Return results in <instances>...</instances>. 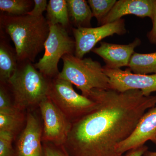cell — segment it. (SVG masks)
<instances>
[{
    "label": "cell",
    "instance_id": "5bb4252c",
    "mask_svg": "<svg viewBox=\"0 0 156 156\" xmlns=\"http://www.w3.org/2000/svg\"><path fill=\"white\" fill-rule=\"evenodd\" d=\"M5 33L1 30L0 39V80L1 83L7 84L17 69L18 59L15 48L7 41Z\"/></svg>",
    "mask_w": 156,
    "mask_h": 156
},
{
    "label": "cell",
    "instance_id": "ac0fdd59",
    "mask_svg": "<svg viewBox=\"0 0 156 156\" xmlns=\"http://www.w3.org/2000/svg\"><path fill=\"white\" fill-rule=\"evenodd\" d=\"M24 112L16 109L13 111L0 112V131L9 132L16 137L26 124Z\"/></svg>",
    "mask_w": 156,
    "mask_h": 156
},
{
    "label": "cell",
    "instance_id": "e0dca14e",
    "mask_svg": "<svg viewBox=\"0 0 156 156\" xmlns=\"http://www.w3.org/2000/svg\"><path fill=\"white\" fill-rule=\"evenodd\" d=\"M131 72L141 75L156 73V52L150 53L134 52L128 65Z\"/></svg>",
    "mask_w": 156,
    "mask_h": 156
},
{
    "label": "cell",
    "instance_id": "277c9868",
    "mask_svg": "<svg viewBox=\"0 0 156 156\" xmlns=\"http://www.w3.org/2000/svg\"><path fill=\"white\" fill-rule=\"evenodd\" d=\"M62 58L63 68L57 77L75 85L82 95L87 97L93 89H110L109 79L100 62L71 54L64 55Z\"/></svg>",
    "mask_w": 156,
    "mask_h": 156
},
{
    "label": "cell",
    "instance_id": "8992f818",
    "mask_svg": "<svg viewBox=\"0 0 156 156\" xmlns=\"http://www.w3.org/2000/svg\"><path fill=\"white\" fill-rule=\"evenodd\" d=\"M49 26L50 32L45 43L44 54L34 66L45 76L52 79L58 76L60 73L58 65L60 58L66 54L74 55L75 41L63 27L59 24Z\"/></svg>",
    "mask_w": 156,
    "mask_h": 156
},
{
    "label": "cell",
    "instance_id": "3957f363",
    "mask_svg": "<svg viewBox=\"0 0 156 156\" xmlns=\"http://www.w3.org/2000/svg\"><path fill=\"white\" fill-rule=\"evenodd\" d=\"M50 80L32 62H18L17 69L7 83L13 95L14 107L23 112L38 107L48 96Z\"/></svg>",
    "mask_w": 156,
    "mask_h": 156
},
{
    "label": "cell",
    "instance_id": "2e32d148",
    "mask_svg": "<svg viewBox=\"0 0 156 156\" xmlns=\"http://www.w3.org/2000/svg\"><path fill=\"white\" fill-rule=\"evenodd\" d=\"M47 11L46 19L49 24H59L66 29L68 28L70 22L66 1L50 0Z\"/></svg>",
    "mask_w": 156,
    "mask_h": 156
},
{
    "label": "cell",
    "instance_id": "9a60e30c",
    "mask_svg": "<svg viewBox=\"0 0 156 156\" xmlns=\"http://www.w3.org/2000/svg\"><path fill=\"white\" fill-rule=\"evenodd\" d=\"M70 22L75 28L91 27L93 17L88 2L85 0H67Z\"/></svg>",
    "mask_w": 156,
    "mask_h": 156
},
{
    "label": "cell",
    "instance_id": "d6986e66",
    "mask_svg": "<svg viewBox=\"0 0 156 156\" xmlns=\"http://www.w3.org/2000/svg\"><path fill=\"white\" fill-rule=\"evenodd\" d=\"M33 3L31 0H0V10L11 15H25L31 10Z\"/></svg>",
    "mask_w": 156,
    "mask_h": 156
},
{
    "label": "cell",
    "instance_id": "8fae6325",
    "mask_svg": "<svg viewBox=\"0 0 156 156\" xmlns=\"http://www.w3.org/2000/svg\"><path fill=\"white\" fill-rule=\"evenodd\" d=\"M149 140L156 145V105L143 115L132 134L117 145V152L123 155L132 149L145 145Z\"/></svg>",
    "mask_w": 156,
    "mask_h": 156
},
{
    "label": "cell",
    "instance_id": "ffe728a7",
    "mask_svg": "<svg viewBox=\"0 0 156 156\" xmlns=\"http://www.w3.org/2000/svg\"><path fill=\"white\" fill-rule=\"evenodd\" d=\"M93 17L97 19L98 24L101 26L102 20L109 13L117 2L116 0H89L87 1Z\"/></svg>",
    "mask_w": 156,
    "mask_h": 156
},
{
    "label": "cell",
    "instance_id": "9c48e42d",
    "mask_svg": "<svg viewBox=\"0 0 156 156\" xmlns=\"http://www.w3.org/2000/svg\"><path fill=\"white\" fill-rule=\"evenodd\" d=\"M104 72L109 79L110 89L120 92L129 90L141 91L145 96L156 92V73L141 75L131 72L129 68L111 69L103 66Z\"/></svg>",
    "mask_w": 156,
    "mask_h": 156
},
{
    "label": "cell",
    "instance_id": "30bf717a",
    "mask_svg": "<svg viewBox=\"0 0 156 156\" xmlns=\"http://www.w3.org/2000/svg\"><path fill=\"white\" fill-rule=\"evenodd\" d=\"M42 133L41 122L35 113L30 111L16 142L14 156H44Z\"/></svg>",
    "mask_w": 156,
    "mask_h": 156
},
{
    "label": "cell",
    "instance_id": "5b68a950",
    "mask_svg": "<svg viewBox=\"0 0 156 156\" xmlns=\"http://www.w3.org/2000/svg\"><path fill=\"white\" fill-rule=\"evenodd\" d=\"M48 97L72 123L97 107L96 101L78 94L71 83L58 77L50 80Z\"/></svg>",
    "mask_w": 156,
    "mask_h": 156
},
{
    "label": "cell",
    "instance_id": "ba28073f",
    "mask_svg": "<svg viewBox=\"0 0 156 156\" xmlns=\"http://www.w3.org/2000/svg\"><path fill=\"white\" fill-rule=\"evenodd\" d=\"M72 31L75 41L74 56L80 58L92 51L96 44L105 38L127 33L125 20L122 18L95 28L74 27Z\"/></svg>",
    "mask_w": 156,
    "mask_h": 156
},
{
    "label": "cell",
    "instance_id": "7402d4cb",
    "mask_svg": "<svg viewBox=\"0 0 156 156\" xmlns=\"http://www.w3.org/2000/svg\"><path fill=\"white\" fill-rule=\"evenodd\" d=\"M7 85L1 83L0 86V112H7L16 109L14 103L11 101V96L6 88Z\"/></svg>",
    "mask_w": 156,
    "mask_h": 156
},
{
    "label": "cell",
    "instance_id": "4316f807",
    "mask_svg": "<svg viewBox=\"0 0 156 156\" xmlns=\"http://www.w3.org/2000/svg\"><path fill=\"white\" fill-rule=\"evenodd\" d=\"M142 156H156V151H151L147 150L146 151Z\"/></svg>",
    "mask_w": 156,
    "mask_h": 156
},
{
    "label": "cell",
    "instance_id": "d4e9b609",
    "mask_svg": "<svg viewBox=\"0 0 156 156\" xmlns=\"http://www.w3.org/2000/svg\"><path fill=\"white\" fill-rule=\"evenodd\" d=\"M152 28L147 33V37L151 44L156 45V1L155 4L153 18L152 20Z\"/></svg>",
    "mask_w": 156,
    "mask_h": 156
},
{
    "label": "cell",
    "instance_id": "4fadbf2b",
    "mask_svg": "<svg viewBox=\"0 0 156 156\" xmlns=\"http://www.w3.org/2000/svg\"><path fill=\"white\" fill-rule=\"evenodd\" d=\"M156 0H119L117 1L101 26L111 23L128 14L144 18H153Z\"/></svg>",
    "mask_w": 156,
    "mask_h": 156
},
{
    "label": "cell",
    "instance_id": "7a4b0ae2",
    "mask_svg": "<svg viewBox=\"0 0 156 156\" xmlns=\"http://www.w3.org/2000/svg\"><path fill=\"white\" fill-rule=\"evenodd\" d=\"M0 26L14 43L19 62H34L44 48L50 32V26L44 16H16L2 12L0 15Z\"/></svg>",
    "mask_w": 156,
    "mask_h": 156
},
{
    "label": "cell",
    "instance_id": "52a82bcc",
    "mask_svg": "<svg viewBox=\"0 0 156 156\" xmlns=\"http://www.w3.org/2000/svg\"><path fill=\"white\" fill-rule=\"evenodd\" d=\"M42 121V142L64 145L72 123L47 96L38 107Z\"/></svg>",
    "mask_w": 156,
    "mask_h": 156
},
{
    "label": "cell",
    "instance_id": "6da1fadb",
    "mask_svg": "<svg viewBox=\"0 0 156 156\" xmlns=\"http://www.w3.org/2000/svg\"><path fill=\"white\" fill-rule=\"evenodd\" d=\"M87 97L97 107L72 123L66 149L71 156H125L116 147L132 134L144 113L156 106V95L147 97L138 90L95 89Z\"/></svg>",
    "mask_w": 156,
    "mask_h": 156
},
{
    "label": "cell",
    "instance_id": "603a6c76",
    "mask_svg": "<svg viewBox=\"0 0 156 156\" xmlns=\"http://www.w3.org/2000/svg\"><path fill=\"white\" fill-rule=\"evenodd\" d=\"M44 156H71L64 145H57L49 142H43Z\"/></svg>",
    "mask_w": 156,
    "mask_h": 156
},
{
    "label": "cell",
    "instance_id": "44dd1931",
    "mask_svg": "<svg viewBox=\"0 0 156 156\" xmlns=\"http://www.w3.org/2000/svg\"><path fill=\"white\" fill-rule=\"evenodd\" d=\"M15 138L9 132L0 131V156H14L12 142Z\"/></svg>",
    "mask_w": 156,
    "mask_h": 156
},
{
    "label": "cell",
    "instance_id": "cb8c5ba5",
    "mask_svg": "<svg viewBox=\"0 0 156 156\" xmlns=\"http://www.w3.org/2000/svg\"><path fill=\"white\" fill-rule=\"evenodd\" d=\"M34 6L33 9L27 14L34 17H41L43 16V13L47 10L48 5L47 0H34Z\"/></svg>",
    "mask_w": 156,
    "mask_h": 156
},
{
    "label": "cell",
    "instance_id": "7c38bea8",
    "mask_svg": "<svg viewBox=\"0 0 156 156\" xmlns=\"http://www.w3.org/2000/svg\"><path fill=\"white\" fill-rule=\"evenodd\" d=\"M141 40L138 38H136L128 44L101 42L100 46L94 48L92 51L103 59L106 67L121 69L124 66H128L134 50L141 44Z\"/></svg>",
    "mask_w": 156,
    "mask_h": 156
},
{
    "label": "cell",
    "instance_id": "484cf974",
    "mask_svg": "<svg viewBox=\"0 0 156 156\" xmlns=\"http://www.w3.org/2000/svg\"><path fill=\"white\" fill-rule=\"evenodd\" d=\"M148 149V148L146 145L141 146L128 151L126 152L125 156H142L144 153Z\"/></svg>",
    "mask_w": 156,
    "mask_h": 156
}]
</instances>
